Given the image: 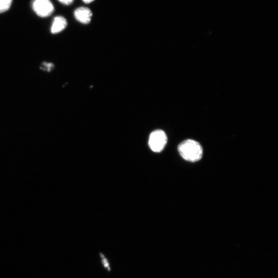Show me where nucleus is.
Returning a JSON list of instances; mask_svg holds the SVG:
<instances>
[{"instance_id":"obj_1","label":"nucleus","mask_w":278,"mask_h":278,"mask_svg":"<svg viewBox=\"0 0 278 278\" xmlns=\"http://www.w3.org/2000/svg\"><path fill=\"white\" fill-rule=\"evenodd\" d=\"M178 151L183 159L192 163L199 161L203 155V150L201 145L191 139H188L182 142L178 146Z\"/></svg>"},{"instance_id":"obj_2","label":"nucleus","mask_w":278,"mask_h":278,"mask_svg":"<svg viewBox=\"0 0 278 278\" xmlns=\"http://www.w3.org/2000/svg\"><path fill=\"white\" fill-rule=\"evenodd\" d=\"M168 142L166 133L162 130L153 131L149 137V146L152 151L160 153L165 148Z\"/></svg>"},{"instance_id":"obj_3","label":"nucleus","mask_w":278,"mask_h":278,"mask_svg":"<svg viewBox=\"0 0 278 278\" xmlns=\"http://www.w3.org/2000/svg\"><path fill=\"white\" fill-rule=\"evenodd\" d=\"M32 8L36 14L42 18L50 16L54 11V7L50 0H34Z\"/></svg>"},{"instance_id":"obj_4","label":"nucleus","mask_w":278,"mask_h":278,"mask_svg":"<svg viewBox=\"0 0 278 278\" xmlns=\"http://www.w3.org/2000/svg\"><path fill=\"white\" fill-rule=\"evenodd\" d=\"M74 16L76 19L80 23L87 25L91 22L93 14L90 9L86 7H80L75 11Z\"/></svg>"},{"instance_id":"obj_5","label":"nucleus","mask_w":278,"mask_h":278,"mask_svg":"<svg viewBox=\"0 0 278 278\" xmlns=\"http://www.w3.org/2000/svg\"><path fill=\"white\" fill-rule=\"evenodd\" d=\"M67 22L62 16H57L53 20L51 31L53 34H57L63 31L67 27Z\"/></svg>"},{"instance_id":"obj_6","label":"nucleus","mask_w":278,"mask_h":278,"mask_svg":"<svg viewBox=\"0 0 278 278\" xmlns=\"http://www.w3.org/2000/svg\"><path fill=\"white\" fill-rule=\"evenodd\" d=\"M13 0H0V14L8 11L11 8Z\"/></svg>"},{"instance_id":"obj_7","label":"nucleus","mask_w":278,"mask_h":278,"mask_svg":"<svg viewBox=\"0 0 278 278\" xmlns=\"http://www.w3.org/2000/svg\"><path fill=\"white\" fill-rule=\"evenodd\" d=\"M54 67V65L53 63L47 62H44L41 66V68H42L43 71L49 73L52 71Z\"/></svg>"},{"instance_id":"obj_8","label":"nucleus","mask_w":278,"mask_h":278,"mask_svg":"<svg viewBox=\"0 0 278 278\" xmlns=\"http://www.w3.org/2000/svg\"><path fill=\"white\" fill-rule=\"evenodd\" d=\"M58 2L64 5L70 6L73 4L74 0H58Z\"/></svg>"},{"instance_id":"obj_9","label":"nucleus","mask_w":278,"mask_h":278,"mask_svg":"<svg viewBox=\"0 0 278 278\" xmlns=\"http://www.w3.org/2000/svg\"><path fill=\"white\" fill-rule=\"evenodd\" d=\"M82 1L85 4H90L95 2V0H82Z\"/></svg>"}]
</instances>
